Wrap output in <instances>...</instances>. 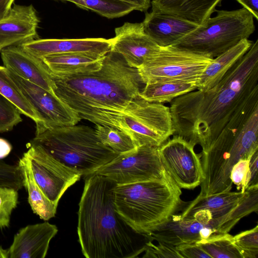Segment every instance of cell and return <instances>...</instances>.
Wrapping results in <instances>:
<instances>
[{
	"label": "cell",
	"mask_w": 258,
	"mask_h": 258,
	"mask_svg": "<svg viewBox=\"0 0 258 258\" xmlns=\"http://www.w3.org/2000/svg\"><path fill=\"white\" fill-rule=\"evenodd\" d=\"M257 89L258 40L215 85L185 93L170 102L174 134L205 149Z\"/></svg>",
	"instance_id": "1"
},
{
	"label": "cell",
	"mask_w": 258,
	"mask_h": 258,
	"mask_svg": "<svg viewBox=\"0 0 258 258\" xmlns=\"http://www.w3.org/2000/svg\"><path fill=\"white\" fill-rule=\"evenodd\" d=\"M51 76L55 94L81 119L114 127L117 117L145 85L138 70L112 50L103 56L101 68L96 71L66 77Z\"/></svg>",
	"instance_id": "2"
},
{
	"label": "cell",
	"mask_w": 258,
	"mask_h": 258,
	"mask_svg": "<svg viewBox=\"0 0 258 258\" xmlns=\"http://www.w3.org/2000/svg\"><path fill=\"white\" fill-rule=\"evenodd\" d=\"M85 177L77 226L83 255L87 258L138 257L149 239L135 231L116 211L113 195L116 184L95 173Z\"/></svg>",
	"instance_id": "3"
},
{
	"label": "cell",
	"mask_w": 258,
	"mask_h": 258,
	"mask_svg": "<svg viewBox=\"0 0 258 258\" xmlns=\"http://www.w3.org/2000/svg\"><path fill=\"white\" fill-rule=\"evenodd\" d=\"M181 188L166 171L159 179L125 184L113 189L116 211L137 232L147 234L166 222L183 205Z\"/></svg>",
	"instance_id": "4"
},
{
	"label": "cell",
	"mask_w": 258,
	"mask_h": 258,
	"mask_svg": "<svg viewBox=\"0 0 258 258\" xmlns=\"http://www.w3.org/2000/svg\"><path fill=\"white\" fill-rule=\"evenodd\" d=\"M28 144L41 147L64 165L84 177L94 173L119 154L103 144L95 129L84 125L36 132Z\"/></svg>",
	"instance_id": "5"
},
{
	"label": "cell",
	"mask_w": 258,
	"mask_h": 258,
	"mask_svg": "<svg viewBox=\"0 0 258 258\" xmlns=\"http://www.w3.org/2000/svg\"><path fill=\"white\" fill-rule=\"evenodd\" d=\"M216 11L215 17L208 18L172 46L214 58L248 39L255 31L254 17L245 8Z\"/></svg>",
	"instance_id": "6"
},
{
	"label": "cell",
	"mask_w": 258,
	"mask_h": 258,
	"mask_svg": "<svg viewBox=\"0 0 258 258\" xmlns=\"http://www.w3.org/2000/svg\"><path fill=\"white\" fill-rule=\"evenodd\" d=\"M258 108L249 117L232 146L212 144L200 154L204 174L199 195L231 191L230 172L241 159H250L258 150Z\"/></svg>",
	"instance_id": "7"
},
{
	"label": "cell",
	"mask_w": 258,
	"mask_h": 258,
	"mask_svg": "<svg viewBox=\"0 0 258 258\" xmlns=\"http://www.w3.org/2000/svg\"><path fill=\"white\" fill-rule=\"evenodd\" d=\"M115 127L128 134L136 147L158 148L174 133L169 107L139 96L117 117Z\"/></svg>",
	"instance_id": "8"
},
{
	"label": "cell",
	"mask_w": 258,
	"mask_h": 258,
	"mask_svg": "<svg viewBox=\"0 0 258 258\" xmlns=\"http://www.w3.org/2000/svg\"><path fill=\"white\" fill-rule=\"evenodd\" d=\"M213 58L172 46L160 50L138 70L145 84L155 82H183L198 84Z\"/></svg>",
	"instance_id": "9"
},
{
	"label": "cell",
	"mask_w": 258,
	"mask_h": 258,
	"mask_svg": "<svg viewBox=\"0 0 258 258\" xmlns=\"http://www.w3.org/2000/svg\"><path fill=\"white\" fill-rule=\"evenodd\" d=\"M94 173L109 178L116 184H125L160 179L166 171L158 148L144 145L119 154Z\"/></svg>",
	"instance_id": "10"
},
{
	"label": "cell",
	"mask_w": 258,
	"mask_h": 258,
	"mask_svg": "<svg viewBox=\"0 0 258 258\" xmlns=\"http://www.w3.org/2000/svg\"><path fill=\"white\" fill-rule=\"evenodd\" d=\"M230 214L208 222L195 217L182 219L179 215L174 214L166 222L146 235L150 241L156 240L174 246L198 242L228 233L238 222L230 220Z\"/></svg>",
	"instance_id": "11"
},
{
	"label": "cell",
	"mask_w": 258,
	"mask_h": 258,
	"mask_svg": "<svg viewBox=\"0 0 258 258\" xmlns=\"http://www.w3.org/2000/svg\"><path fill=\"white\" fill-rule=\"evenodd\" d=\"M195 145L175 135L158 147V154L167 173L180 188L191 189L204 179L201 156Z\"/></svg>",
	"instance_id": "12"
},
{
	"label": "cell",
	"mask_w": 258,
	"mask_h": 258,
	"mask_svg": "<svg viewBox=\"0 0 258 258\" xmlns=\"http://www.w3.org/2000/svg\"><path fill=\"white\" fill-rule=\"evenodd\" d=\"M8 72L41 119V123L36 125V132L75 125L81 120L79 114L55 93L26 80L9 70Z\"/></svg>",
	"instance_id": "13"
},
{
	"label": "cell",
	"mask_w": 258,
	"mask_h": 258,
	"mask_svg": "<svg viewBox=\"0 0 258 258\" xmlns=\"http://www.w3.org/2000/svg\"><path fill=\"white\" fill-rule=\"evenodd\" d=\"M24 153L29 162L34 178L45 196L58 205L68 188L81 175L47 153L41 147L28 144Z\"/></svg>",
	"instance_id": "14"
},
{
	"label": "cell",
	"mask_w": 258,
	"mask_h": 258,
	"mask_svg": "<svg viewBox=\"0 0 258 258\" xmlns=\"http://www.w3.org/2000/svg\"><path fill=\"white\" fill-rule=\"evenodd\" d=\"M114 31L111 50L120 54L132 68L138 69L160 49L145 32L142 22H125Z\"/></svg>",
	"instance_id": "15"
},
{
	"label": "cell",
	"mask_w": 258,
	"mask_h": 258,
	"mask_svg": "<svg viewBox=\"0 0 258 258\" xmlns=\"http://www.w3.org/2000/svg\"><path fill=\"white\" fill-rule=\"evenodd\" d=\"M39 22L32 5H14L8 15L0 20V52L8 47L38 39Z\"/></svg>",
	"instance_id": "16"
},
{
	"label": "cell",
	"mask_w": 258,
	"mask_h": 258,
	"mask_svg": "<svg viewBox=\"0 0 258 258\" xmlns=\"http://www.w3.org/2000/svg\"><path fill=\"white\" fill-rule=\"evenodd\" d=\"M20 46L25 51L41 59L52 54L83 53L103 56L111 50V39L102 38L82 39H36Z\"/></svg>",
	"instance_id": "17"
},
{
	"label": "cell",
	"mask_w": 258,
	"mask_h": 258,
	"mask_svg": "<svg viewBox=\"0 0 258 258\" xmlns=\"http://www.w3.org/2000/svg\"><path fill=\"white\" fill-rule=\"evenodd\" d=\"M4 66L18 76L54 93L55 84L42 60L25 51L20 46H13L1 51Z\"/></svg>",
	"instance_id": "18"
},
{
	"label": "cell",
	"mask_w": 258,
	"mask_h": 258,
	"mask_svg": "<svg viewBox=\"0 0 258 258\" xmlns=\"http://www.w3.org/2000/svg\"><path fill=\"white\" fill-rule=\"evenodd\" d=\"M57 232V227L46 221L21 228L8 249L9 258H44Z\"/></svg>",
	"instance_id": "19"
},
{
	"label": "cell",
	"mask_w": 258,
	"mask_h": 258,
	"mask_svg": "<svg viewBox=\"0 0 258 258\" xmlns=\"http://www.w3.org/2000/svg\"><path fill=\"white\" fill-rule=\"evenodd\" d=\"M145 32L160 47L172 46L199 25L173 15L146 12L142 22Z\"/></svg>",
	"instance_id": "20"
},
{
	"label": "cell",
	"mask_w": 258,
	"mask_h": 258,
	"mask_svg": "<svg viewBox=\"0 0 258 258\" xmlns=\"http://www.w3.org/2000/svg\"><path fill=\"white\" fill-rule=\"evenodd\" d=\"M222 0H152V11L173 15L201 25L215 12Z\"/></svg>",
	"instance_id": "21"
},
{
	"label": "cell",
	"mask_w": 258,
	"mask_h": 258,
	"mask_svg": "<svg viewBox=\"0 0 258 258\" xmlns=\"http://www.w3.org/2000/svg\"><path fill=\"white\" fill-rule=\"evenodd\" d=\"M103 56L83 53H66L45 56L41 59L52 75L66 77L100 69Z\"/></svg>",
	"instance_id": "22"
},
{
	"label": "cell",
	"mask_w": 258,
	"mask_h": 258,
	"mask_svg": "<svg viewBox=\"0 0 258 258\" xmlns=\"http://www.w3.org/2000/svg\"><path fill=\"white\" fill-rule=\"evenodd\" d=\"M244 194L239 191H226L206 196L198 195L184 208L180 215L182 219L190 217L194 213L204 210L213 219L229 214L236 207Z\"/></svg>",
	"instance_id": "23"
},
{
	"label": "cell",
	"mask_w": 258,
	"mask_h": 258,
	"mask_svg": "<svg viewBox=\"0 0 258 258\" xmlns=\"http://www.w3.org/2000/svg\"><path fill=\"white\" fill-rule=\"evenodd\" d=\"M252 43L248 39H243L213 58L203 73L197 89L206 90L217 84L228 70L249 50Z\"/></svg>",
	"instance_id": "24"
},
{
	"label": "cell",
	"mask_w": 258,
	"mask_h": 258,
	"mask_svg": "<svg viewBox=\"0 0 258 258\" xmlns=\"http://www.w3.org/2000/svg\"><path fill=\"white\" fill-rule=\"evenodd\" d=\"M18 165L22 171L23 186L28 192V203L34 213L46 221L54 217L58 205L50 201L37 184L28 159L25 155L23 154Z\"/></svg>",
	"instance_id": "25"
},
{
	"label": "cell",
	"mask_w": 258,
	"mask_h": 258,
	"mask_svg": "<svg viewBox=\"0 0 258 258\" xmlns=\"http://www.w3.org/2000/svg\"><path fill=\"white\" fill-rule=\"evenodd\" d=\"M198 89V84L183 82H155L145 84L139 96L150 102H171L174 99Z\"/></svg>",
	"instance_id": "26"
},
{
	"label": "cell",
	"mask_w": 258,
	"mask_h": 258,
	"mask_svg": "<svg viewBox=\"0 0 258 258\" xmlns=\"http://www.w3.org/2000/svg\"><path fill=\"white\" fill-rule=\"evenodd\" d=\"M0 94L13 103L21 114L30 118L38 125L41 119L9 75L8 70L0 66Z\"/></svg>",
	"instance_id": "27"
},
{
	"label": "cell",
	"mask_w": 258,
	"mask_h": 258,
	"mask_svg": "<svg viewBox=\"0 0 258 258\" xmlns=\"http://www.w3.org/2000/svg\"><path fill=\"white\" fill-rule=\"evenodd\" d=\"M95 130L100 142L118 154L128 152L137 147L131 136L118 128L96 125Z\"/></svg>",
	"instance_id": "28"
},
{
	"label": "cell",
	"mask_w": 258,
	"mask_h": 258,
	"mask_svg": "<svg viewBox=\"0 0 258 258\" xmlns=\"http://www.w3.org/2000/svg\"><path fill=\"white\" fill-rule=\"evenodd\" d=\"M211 258H242L228 233L217 235L197 242Z\"/></svg>",
	"instance_id": "29"
},
{
	"label": "cell",
	"mask_w": 258,
	"mask_h": 258,
	"mask_svg": "<svg viewBox=\"0 0 258 258\" xmlns=\"http://www.w3.org/2000/svg\"><path fill=\"white\" fill-rule=\"evenodd\" d=\"M258 211V185L247 187L236 207L230 214V220L239 221L243 217Z\"/></svg>",
	"instance_id": "30"
},
{
	"label": "cell",
	"mask_w": 258,
	"mask_h": 258,
	"mask_svg": "<svg viewBox=\"0 0 258 258\" xmlns=\"http://www.w3.org/2000/svg\"><path fill=\"white\" fill-rule=\"evenodd\" d=\"M233 241L242 258H257L258 255V225L233 236Z\"/></svg>",
	"instance_id": "31"
},
{
	"label": "cell",
	"mask_w": 258,
	"mask_h": 258,
	"mask_svg": "<svg viewBox=\"0 0 258 258\" xmlns=\"http://www.w3.org/2000/svg\"><path fill=\"white\" fill-rule=\"evenodd\" d=\"M18 202V190L6 186H0V228H8L11 215Z\"/></svg>",
	"instance_id": "32"
},
{
	"label": "cell",
	"mask_w": 258,
	"mask_h": 258,
	"mask_svg": "<svg viewBox=\"0 0 258 258\" xmlns=\"http://www.w3.org/2000/svg\"><path fill=\"white\" fill-rule=\"evenodd\" d=\"M21 114L18 109L0 94V133L10 131L20 123Z\"/></svg>",
	"instance_id": "33"
},
{
	"label": "cell",
	"mask_w": 258,
	"mask_h": 258,
	"mask_svg": "<svg viewBox=\"0 0 258 258\" xmlns=\"http://www.w3.org/2000/svg\"><path fill=\"white\" fill-rule=\"evenodd\" d=\"M155 245L152 241L148 240L145 245V254L146 258H182L176 246L162 242Z\"/></svg>",
	"instance_id": "34"
},
{
	"label": "cell",
	"mask_w": 258,
	"mask_h": 258,
	"mask_svg": "<svg viewBox=\"0 0 258 258\" xmlns=\"http://www.w3.org/2000/svg\"><path fill=\"white\" fill-rule=\"evenodd\" d=\"M249 160L241 159L232 168L230 177L232 183L236 186L238 190L242 192L247 187L249 181Z\"/></svg>",
	"instance_id": "35"
},
{
	"label": "cell",
	"mask_w": 258,
	"mask_h": 258,
	"mask_svg": "<svg viewBox=\"0 0 258 258\" xmlns=\"http://www.w3.org/2000/svg\"><path fill=\"white\" fill-rule=\"evenodd\" d=\"M176 247L182 258H211L197 242L182 244Z\"/></svg>",
	"instance_id": "36"
},
{
	"label": "cell",
	"mask_w": 258,
	"mask_h": 258,
	"mask_svg": "<svg viewBox=\"0 0 258 258\" xmlns=\"http://www.w3.org/2000/svg\"><path fill=\"white\" fill-rule=\"evenodd\" d=\"M258 150L249 160V181L247 187L258 185Z\"/></svg>",
	"instance_id": "37"
},
{
	"label": "cell",
	"mask_w": 258,
	"mask_h": 258,
	"mask_svg": "<svg viewBox=\"0 0 258 258\" xmlns=\"http://www.w3.org/2000/svg\"><path fill=\"white\" fill-rule=\"evenodd\" d=\"M258 20V0H236Z\"/></svg>",
	"instance_id": "38"
},
{
	"label": "cell",
	"mask_w": 258,
	"mask_h": 258,
	"mask_svg": "<svg viewBox=\"0 0 258 258\" xmlns=\"http://www.w3.org/2000/svg\"><path fill=\"white\" fill-rule=\"evenodd\" d=\"M134 6L136 10L146 12L151 6V0H119Z\"/></svg>",
	"instance_id": "39"
},
{
	"label": "cell",
	"mask_w": 258,
	"mask_h": 258,
	"mask_svg": "<svg viewBox=\"0 0 258 258\" xmlns=\"http://www.w3.org/2000/svg\"><path fill=\"white\" fill-rule=\"evenodd\" d=\"M15 0H0V20L5 17L12 8Z\"/></svg>",
	"instance_id": "40"
},
{
	"label": "cell",
	"mask_w": 258,
	"mask_h": 258,
	"mask_svg": "<svg viewBox=\"0 0 258 258\" xmlns=\"http://www.w3.org/2000/svg\"><path fill=\"white\" fill-rule=\"evenodd\" d=\"M12 147L7 140L0 138V159L6 157L12 151Z\"/></svg>",
	"instance_id": "41"
},
{
	"label": "cell",
	"mask_w": 258,
	"mask_h": 258,
	"mask_svg": "<svg viewBox=\"0 0 258 258\" xmlns=\"http://www.w3.org/2000/svg\"><path fill=\"white\" fill-rule=\"evenodd\" d=\"M0 258H9V249H4L2 246H0Z\"/></svg>",
	"instance_id": "42"
}]
</instances>
